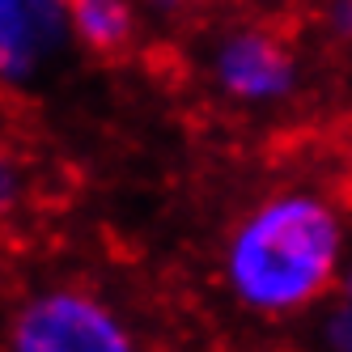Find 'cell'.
<instances>
[{
	"label": "cell",
	"mask_w": 352,
	"mask_h": 352,
	"mask_svg": "<svg viewBox=\"0 0 352 352\" xmlns=\"http://www.w3.org/2000/svg\"><path fill=\"white\" fill-rule=\"evenodd\" d=\"M348 255L352 238L336 199L314 187H280L230 225L217 280L246 318L293 322L336 293Z\"/></svg>",
	"instance_id": "obj_1"
},
{
	"label": "cell",
	"mask_w": 352,
	"mask_h": 352,
	"mask_svg": "<svg viewBox=\"0 0 352 352\" xmlns=\"http://www.w3.org/2000/svg\"><path fill=\"white\" fill-rule=\"evenodd\" d=\"M0 352H144L115 301L89 285H43L9 310Z\"/></svg>",
	"instance_id": "obj_2"
},
{
	"label": "cell",
	"mask_w": 352,
	"mask_h": 352,
	"mask_svg": "<svg viewBox=\"0 0 352 352\" xmlns=\"http://www.w3.org/2000/svg\"><path fill=\"white\" fill-rule=\"evenodd\" d=\"M208 85L217 98L242 111L285 107L301 85L297 52L267 26H230L208 47Z\"/></svg>",
	"instance_id": "obj_3"
},
{
	"label": "cell",
	"mask_w": 352,
	"mask_h": 352,
	"mask_svg": "<svg viewBox=\"0 0 352 352\" xmlns=\"http://www.w3.org/2000/svg\"><path fill=\"white\" fill-rule=\"evenodd\" d=\"M68 43V0H0V85H34Z\"/></svg>",
	"instance_id": "obj_4"
},
{
	"label": "cell",
	"mask_w": 352,
	"mask_h": 352,
	"mask_svg": "<svg viewBox=\"0 0 352 352\" xmlns=\"http://www.w3.org/2000/svg\"><path fill=\"white\" fill-rule=\"evenodd\" d=\"M72 43L94 56H119L136 38V0H68Z\"/></svg>",
	"instance_id": "obj_5"
},
{
	"label": "cell",
	"mask_w": 352,
	"mask_h": 352,
	"mask_svg": "<svg viewBox=\"0 0 352 352\" xmlns=\"http://www.w3.org/2000/svg\"><path fill=\"white\" fill-rule=\"evenodd\" d=\"M314 348L318 352H352V255L336 293L314 310Z\"/></svg>",
	"instance_id": "obj_6"
},
{
	"label": "cell",
	"mask_w": 352,
	"mask_h": 352,
	"mask_svg": "<svg viewBox=\"0 0 352 352\" xmlns=\"http://www.w3.org/2000/svg\"><path fill=\"white\" fill-rule=\"evenodd\" d=\"M30 199V170L17 153L0 148V225H9Z\"/></svg>",
	"instance_id": "obj_7"
},
{
	"label": "cell",
	"mask_w": 352,
	"mask_h": 352,
	"mask_svg": "<svg viewBox=\"0 0 352 352\" xmlns=\"http://www.w3.org/2000/svg\"><path fill=\"white\" fill-rule=\"evenodd\" d=\"M327 30H331L340 43H352V0H327Z\"/></svg>",
	"instance_id": "obj_8"
},
{
	"label": "cell",
	"mask_w": 352,
	"mask_h": 352,
	"mask_svg": "<svg viewBox=\"0 0 352 352\" xmlns=\"http://www.w3.org/2000/svg\"><path fill=\"white\" fill-rule=\"evenodd\" d=\"M148 9H157V13H187L195 5H204V0H144Z\"/></svg>",
	"instance_id": "obj_9"
}]
</instances>
